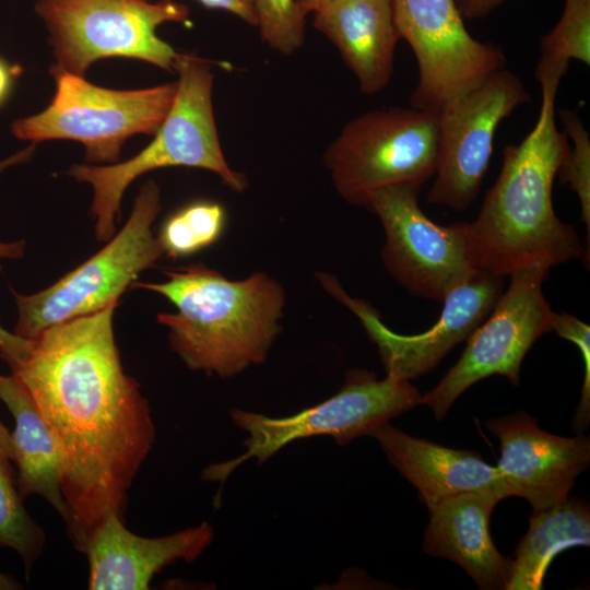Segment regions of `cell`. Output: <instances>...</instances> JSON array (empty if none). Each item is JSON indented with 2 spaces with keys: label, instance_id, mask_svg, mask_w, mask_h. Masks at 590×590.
Wrapping results in <instances>:
<instances>
[{
  "label": "cell",
  "instance_id": "obj_1",
  "mask_svg": "<svg viewBox=\"0 0 590 590\" xmlns=\"http://www.w3.org/2000/svg\"><path fill=\"white\" fill-rule=\"evenodd\" d=\"M118 305L45 329L10 367L28 391L59 450L68 534L83 552L128 491L155 440L139 382L121 364L113 317Z\"/></svg>",
  "mask_w": 590,
  "mask_h": 590
},
{
  "label": "cell",
  "instance_id": "obj_2",
  "mask_svg": "<svg viewBox=\"0 0 590 590\" xmlns=\"http://www.w3.org/2000/svg\"><path fill=\"white\" fill-rule=\"evenodd\" d=\"M555 99V94H542L536 123L519 144L504 149L500 173L476 219L468 222L475 269L505 278L535 264L552 268L583 252L574 227L553 208V182L570 145L557 129Z\"/></svg>",
  "mask_w": 590,
  "mask_h": 590
},
{
  "label": "cell",
  "instance_id": "obj_3",
  "mask_svg": "<svg viewBox=\"0 0 590 590\" xmlns=\"http://www.w3.org/2000/svg\"><path fill=\"white\" fill-rule=\"evenodd\" d=\"M161 283L131 286L166 297L175 312H160L170 349L191 370L228 379L268 357L282 331L286 294L266 272L231 280L203 263L166 268Z\"/></svg>",
  "mask_w": 590,
  "mask_h": 590
},
{
  "label": "cell",
  "instance_id": "obj_4",
  "mask_svg": "<svg viewBox=\"0 0 590 590\" xmlns=\"http://www.w3.org/2000/svg\"><path fill=\"white\" fill-rule=\"evenodd\" d=\"M174 73L178 79L173 105L148 146L125 162L73 164L67 170L68 176L93 188L91 212L99 241L115 235L125 191L151 170L175 166L205 169L235 192L248 185L246 176L228 165L221 146L213 110L212 62L179 52Z\"/></svg>",
  "mask_w": 590,
  "mask_h": 590
},
{
  "label": "cell",
  "instance_id": "obj_5",
  "mask_svg": "<svg viewBox=\"0 0 590 590\" xmlns=\"http://www.w3.org/2000/svg\"><path fill=\"white\" fill-rule=\"evenodd\" d=\"M421 402L418 390L409 380L387 375L378 379L367 369L352 368L341 389L318 404L283 416L232 409L233 424L247 433L246 451L204 469L202 479L224 482L235 469L253 458L263 464L286 445L310 437L329 436L338 446L369 436L390 420Z\"/></svg>",
  "mask_w": 590,
  "mask_h": 590
},
{
  "label": "cell",
  "instance_id": "obj_6",
  "mask_svg": "<svg viewBox=\"0 0 590 590\" xmlns=\"http://www.w3.org/2000/svg\"><path fill=\"white\" fill-rule=\"evenodd\" d=\"M49 73L56 85L51 102L38 114L14 120L11 131L15 138L34 144L76 141L84 146L86 162L94 164L118 163L129 138L154 135L177 91V82L114 90L54 66Z\"/></svg>",
  "mask_w": 590,
  "mask_h": 590
},
{
  "label": "cell",
  "instance_id": "obj_7",
  "mask_svg": "<svg viewBox=\"0 0 590 590\" xmlns=\"http://www.w3.org/2000/svg\"><path fill=\"white\" fill-rule=\"evenodd\" d=\"M35 12L48 31L51 66L83 76L105 58L138 59L174 72L179 52L156 30L190 23L189 8L175 0H38Z\"/></svg>",
  "mask_w": 590,
  "mask_h": 590
},
{
  "label": "cell",
  "instance_id": "obj_8",
  "mask_svg": "<svg viewBox=\"0 0 590 590\" xmlns=\"http://www.w3.org/2000/svg\"><path fill=\"white\" fill-rule=\"evenodd\" d=\"M439 141L437 114L413 107L366 111L341 129L323 163L337 192L367 209L377 191L400 185L421 188L436 170Z\"/></svg>",
  "mask_w": 590,
  "mask_h": 590
},
{
  "label": "cell",
  "instance_id": "obj_9",
  "mask_svg": "<svg viewBox=\"0 0 590 590\" xmlns=\"http://www.w3.org/2000/svg\"><path fill=\"white\" fill-rule=\"evenodd\" d=\"M161 209L160 187L149 180L134 199L127 223L97 253L35 294L11 290L19 311L13 333L32 340L51 326L118 305L138 275L164 255L152 232Z\"/></svg>",
  "mask_w": 590,
  "mask_h": 590
},
{
  "label": "cell",
  "instance_id": "obj_10",
  "mask_svg": "<svg viewBox=\"0 0 590 590\" xmlns=\"http://www.w3.org/2000/svg\"><path fill=\"white\" fill-rule=\"evenodd\" d=\"M548 267L535 264L510 274L507 291L498 297L488 316L468 338L459 361L430 391L421 396L441 421L456 400L471 386L492 375L519 385L522 359L535 341L552 331L554 311L542 285Z\"/></svg>",
  "mask_w": 590,
  "mask_h": 590
},
{
  "label": "cell",
  "instance_id": "obj_11",
  "mask_svg": "<svg viewBox=\"0 0 590 590\" xmlns=\"http://www.w3.org/2000/svg\"><path fill=\"white\" fill-rule=\"evenodd\" d=\"M392 7L400 38L410 45L417 62L411 107L438 115L505 68L503 49L470 35L455 0H392Z\"/></svg>",
  "mask_w": 590,
  "mask_h": 590
},
{
  "label": "cell",
  "instance_id": "obj_12",
  "mask_svg": "<svg viewBox=\"0 0 590 590\" xmlns=\"http://www.w3.org/2000/svg\"><path fill=\"white\" fill-rule=\"evenodd\" d=\"M421 188L400 185L374 193L367 210L385 231L381 260L410 294L441 302L477 269L469 256L468 222L439 225L418 204Z\"/></svg>",
  "mask_w": 590,
  "mask_h": 590
},
{
  "label": "cell",
  "instance_id": "obj_13",
  "mask_svg": "<svg viewBox=\"0 0 590 590\" xmlns=\"http://www.w3.org/2000/svg\"><path fill=\"white\" fill-rule=\"evenodd\" d=\"M530 95L520 78L502 68L439 114L438 157L426 201L463 211L476 199L499 123Z\"/></svg>",
  "mask_w": 590,
  "mask_h": 590
},
{
  "label": "cell",
  "instance_id": "obj_14",
  "mask_svg": "<svg viewBox=\"0 0 590 590\" xmlns=\"http://www.w3.org/2000/svg\"><path fill=\"white\" fill-rule=\"evenodd\" d=\"M323 290L347 307L376 344L387 375L405 380L430 371L458 343L468 340L493 309L503 292L504 278L476 270L446 295L439 319L428 330L400 334L390 330L369 303L352 297L339 280L316 273Z\"/></svg>",
  "mask_w": 590,
  "mask_h": 590
},
{
  "label": "cell",
  "instance_id": "obj_15",
  "mask_svg": "<svg viewBox=\"0 0 590 590\" xmlns=\"http://www.w3.org/2000/svg\"><path fill=\"white\" fill-rule=\"evenodd\" d=\"M500 442L496 465L511 496L528 500L533 511L565 500L590 462V439L563 437L539 427L523 411L485 422Z\"/></svg>",
  "mask_w": 590,
  "mask_h": 590
},
{
  "label": "cell",
  "instance_id": "obj_16",
  "mask_svg": "<svg viewBox=\"0 0 590 590\" xmlns=\"http://www.w3.org/2000/svg\"><path fill=\"white\" fill-rule=\"evenodd\" d=\"M213 528L203 522L174 534L142 538L110 514L91 532L84 553L91 590H146L155 574L174 562L197 559L211 544Z\"/></svg>",
  "mask_w": 590,
  "mask_h": 590
},
{
  "label": "cell",
  "instance_id": "obj_17",
  "mask_svg": "<svg viewBox=\"0 0 590 590\" xmlns=\"http://www.w3.org/2000/svg\"><path fill=\"white\" fill-rule=\"evenodd\" d=\"M502 496L471 491L447 497L429 509L423 551L459 565L482 590H507L512 560L496 548L489 520Z\"/></svg>",
  "mask_w": 590,
  "mask_h": 590
},
{
  "label": "cell",
  "instance_id": "obj_18",
  "mask_svg": "<svg viewBox=\"0 0 590 590\" xmlns=\"http://www.w3.org/2000/svg\"><path fill=\"white\" fill-rule=\"evenodd\" d=\"M370 437L417 489L428 510L442 499L464 492L489 491L503 499L511 496L497 467L488 464L477 452L411 436L390 423L378 427Z\"/></svg>",
  "mask_w": 590,
  "mask_h": 590
},
{
  "label": "cell",
  "instance_id": "obj_19",
  "mask_svg": "<svg viewBox=\"0 0 590 590\" xmlns=\"http://www.w3.org/2000/svg\"><path fill=\"white\" fill-rule=\"evenodd\" d=\"M312 13L315 28L337 47L362 93L386 88L400 39L392 0H331Z\"/></svg>",
  "mask_w": 590,
  "mask_h": 590
},
{
  "label": "cell",
  "instance_id": "obj_20",
  "mask_svg": "<svg viewBox=\"0 0 590 590\" xmlns=\"http://www.w3.org/2000/svg\"><path fill=\"white\" fill-rule=\"evenodd\" d=\"M0 399L15 422L12 439L21 496L40 495L68 524L70 514L62 495L60 456L48 425L14 375H0Z\"/></svg>",
  "mask_w": 590,
  "mask_h": 590
},
{
  "label": "cell",
  "instance_id": "obj_21",
  "mask_svg": "<svg viewBox=\"0 0 590 590\" xmlns=\"http://www.w3.org/2000/svg\"><path fill=\"white\" fill-rule=\"evenodd\" d=\"M590 544V508L582 498L533 511L529 530L511 559L507 590H540L553 558L564 550Z\"/></svg>",
  "mask_w": 590,
  "mask_h": 590
},
{
  "label": "cell",
  "instance_id": "obj_22",
  "mask_svg": "<svg viewBox=\"0 0 590 590\" xmlns=\"http://www.w3.org/2000/svg\"><path fill=\"white\" fill-rule=\"evenodd\" d=\"M534 76L541 93L556 94L570 60L590 64V0H565L556 25L541 38Z\"/></svg>",
  "mask_w": 590,
  "mask_h": 590
},
{
  "label": "cell",
  "instance_id": "obj_23",
  "mask_svg": "<svg viewBox=\"0 0 590 590\" xmlns=\"http://www.w3.org/2000/svg\"><path fill=\"white\" fill-rule=\"evenodd\" d=\"M226 225L225 209L217 202L200 200L169 215L157 239L173 259L191 256L216 243Z\"/></svg>",
  "mask_w": 590,
  "mask_h": 590
},
{
  "label": "cell",
  "instance_id": "obj_24",
  "mask_svg": "<svg viewBox=\"0 0 590 590\" xmlns=\"http://www.w3.org/2000/svg\"><path fill=\"white\" fill-rule=\"evenodd\" d=\"M45 542L44 531L23 505L9 461L0 457V547L15 551L28 576L44 551Z\"/></svg>",
  "mask_w": 590,
  "mask_h": 590
},
{
  "label": "cell",
  "instance_id": "obj_25",
  "mask_svg": "<svg viewBox=\"0 0 590 590\" xmlns=\"http://www.w3.org/2000/svg\"><path fill=\"white\" fill-rule=\"evenodd\" d=\"M261 40L272 50L290 56L305 42L306 16L296 0H253Z\"/></svg>",
  "mask_w": 590,
  "mask_h": 590
},
{
  "label": "cell",
  "instance_id": "obj_26",
  "mask_svg": "<svg viewBox=\"0 0 590 590\" xmlns=\"http://www.w3.org/2000/svg\"><path fill=\"white\" fill-rule=\"evenodd\" d=\"M564 132L573 144L564 157L557 176L563 184H568L576 192L580 206L581 219L590 235V135L576 110L559 111Z\"/></svg>",
  "mask_w": 590,
  "mask_h": 590
},
{
  "label": "cell",
  "instance_id": "obj_27",
  "mask_svg": "<svg viewBox=\"0 0 590 590\" xmlns=\"http://www.w3.org/2000/svg\"><path fill=\"white\" fill-rule=\"evenodd\" d=\"M552 331L558 337L573 342L583 358L585 376L581 399L574 416V430L582 434L590 422V328L577 317L567 314H553Z\"/></svg>",
  "mask_w": 590,
  "mask_h": 590
},
{
  "label": "cell",
  "instance_id": "obj_28",
  "mask_svg": "<svg viewBox=\"0 0 590 590\" xmlns=\"http://www.w3.org/2000/svg\"><path fill=\"white\" fill-rule=\"evenodd\" d=\"M24 251V240L2 241L0 239V259H21ZM30 346L31 340L20 338L0 326V356L9 366L22 361Z\"/></svg>",
  "mask_w": 590,
  "mask_h": 590
},
{
  "label": "cell",
  "instance_id": "obj_29",
  "mask_svg": "<svg viewBox=\"0 0 590 590\" xmlns=\"http://www.w3.org/2000/svg\"><path fill=\"white\" fill-rule=\"evenodd\" d=\"M208 9H217L236 15L245 23L256 26L253 0H197Z\"/></svg>",
  "mask_w": 590,
  "mask_h": 590
},
{
  "label": "cell",
  "instance_id": "obj_30",
  "mask_svg": "<svg viewBox=\"0 0 590 590\" xmlns=\"http://www.w3.org/2000/svg\"><path fill=\"white\" fill-rule=\"evenodd\" d=\"M464 19H482L506 0H455Z\"/></svg>",
  "mask_w": 590,
  "mask_h": 590
},
{
  "label": "cell",
  "instance_id": "obj_31",
  "mask_svg": "<svg viewBox=\"0 0 590 590\" xmlns=\"http://www.w3.org/2000/svg\"><path fill=\"white\" fill-rule=\"evenodd\" d=\"M21 73L19 66L9 63L0 56V108L11 96L15 79Z\"/></svg>",
  "mask_w": 590,
  "mask_h": 590
},
{
  "label": "cell",
  "instance_id": "obj_32",
  "mask_svg": "<svg viewBox=\"0 0 590 590\" xmlns=\"http://www.w3.org/2000/svg\"><path fill=\"white\" fill-rule=\"evenodd\" d=\"M35 150H36V144L31 143L26 148L1 160L0 161V175L10 167L28 163L34 156Z\"/></svg>",
  "mask_w": 590,
  "mask_h": 590
},
{
  "label": "cell",
  "instance_id": "obj_33",
  "mask_svg": "<svg viewBox=\"0 0 590 590\" xmlns=\"http://www.w3.org/2000/svg\"><path fill=\"white\" fill-rule=\"evenodd\" d=\"M0 457L14 461V446L12 435L8 432L7 427L0 422Z\"/></svg>",
  "mask_w": 590,
  "mask_h": 590
},
{
  "label": "cell",
  "instance_id": "obj_34",
  "mask_svg": "<svg viewBox=\"0 0 590 590\" xmlns=\"http://www.w3.org/2000/svg\"><path fill=\"white\" fill-rule=\"evenodd\" d=\"M331 0H296L299 8L306 13L314 12L316 9Z\"/></svg>",
  "mask_w": 590,
  "mask_h": 590
},
{
  "label": "cell",
  "instance_id": "obj_35",
  "mask_svg": "<svg viewBox=\"0 0 590 590\" xmlns=\"http://www.w3.org/2000/svg\"><path fill=\"white\" fill-rule=\"evenodd\" d=\"M21 585L11 576L0 571V590H17Z\"/></svg>",
  "mask_w": 590,
  "mask_h": 590
}]
</instances>
